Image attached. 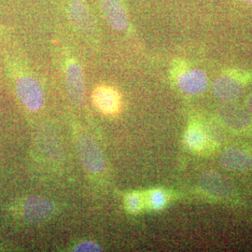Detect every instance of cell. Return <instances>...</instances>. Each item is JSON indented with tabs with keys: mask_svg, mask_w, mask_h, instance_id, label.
<instances>
[{
	"mask_svg": "<svg viewBox=\"0 0 252 252\" xmlns=\"http://www.w3.org/2000/svg\"><path fill=\"white\" fill-rule=\"evenodd\" d=\"M101 9L108 24L114 29L124 30L127 27V14L120 0H101Z\"/></svg>",
	"mask_w": 252,
	"mask_h": 252,
	"instance_id": "obj_10",
	"label": "cell"
},
{
	"mask_svg": "<svg viewBox=\"0 0 252 252\" xmlns=\"http://www.w3.org/2000/svg\"><path fill=\"white\" fill-rule=\"evenodd\" d=\"M78 151L85 168L92 173H99L105 168V160L99 148L87 135L78 140Z\"/></svg>",
	"mask_w": 252,
	"mask_h": 252,
	"instance_id": "obj_3",
	"label": "cell"
},
{
	"mask_svg": "<svg viewBox=\"0 0 252 252\" xmlns=\"http://www.w3.org/2000/svg\"><path fill=\"white\" fill-rule=\"evenodd\" d=\"M244 82L234 74H225L217 79L213 85V92L219 99L226 103L239 97L243 91Z\"/></svg>",
	"mask_w": 252,
	"mask_h": 252,
	"instance_id": "obj_4",
	"label": "cell"
},
{
	"mask_svg": "<svg viewBox=\"0 0 252 252\" xmlns=\"http://www.w3.org/2000/svg\"><path fill=\"white\" fill-rule=\"evenodd\" d=\"M145 198L147 205L153 210L162 209L167 203V195L161 189L151 190Z\"/></svg>",
	"mask_w": 252,
	"mask_h": 252,
	"instance_id": "obj_13",
	"label": "cell"
},
{
	"mask_svg": "<svg viewBox=\"0 0 252 252\" xmlns=\"http://www.w3.org/2000/svg\"><path fill=\"white\" fill-rule=\"evenodd\" d=\"M146 204V198L140 192H132L126 199V209L130 213L140 212Z\"/></svg>",
	"mask_w": 252,
	"mask_h": 252,
	"instance_id": "obj_14",
	"label": "cell"
},
{
	"mask_svg": "<svg viewBox=\"0 0 252 252\" xmlns=\"http://www.w3.org/2000/svg\"><path fill=\"white\" fill-rule=\"evenodd\" d=\"M246 107L247 109L252 113V93L248 96V99L246 101Z\"/></svg>",
	"mask_w": 252,
	"mask_h": 252,
	"instance_id": "obj_16",
	"label": "cell"
},
{
	"mask_svg": "<svg viewBox=\"0 0 252 252\" xmlns=\"http://www.w3.org/2000/svg\"><path fill=\"white\" fill-rule=\"evenodd\" d=\"M69 17L75 27L82 31H88L93 28L94 21L91 16L90 11L81 0H75L68 9Z\"/></svg>",
	"mask_w": 252,
	"mask_h": 252,
	"instance_id": "obj_11",
	"label": "cell"
},
{
	"mask_svg": "<svg viewBox=\"0 0 252 252\" xmlns=\"http://www.w3.org/2000/svg\"><path fill=\"white\" fill-rule=\"evenodd\" d=\"M19 98L29 110L37 111L43 106L44 95L40 83L30 76H21L16 81Z\"/></svg>",
	"mask_w": 252,
	"mask_h": 252,
	"instance_id": "obj_1",
	"label": "cell"
},
{
	"mask_svg": "<svg viewBox=\"0 0 252 252\" xmlns=\"http://www.w3.org/2000/svg\"><path fill=\"white\" fill-rule=\"evenodd\" d=\"M92 99L95 108L107 115L117 114L123 105L120 93L108 85L96 87L93 92Z\"/></svg>",
	"mask_w": 252,
	"mask_h": 252,
	"instance_id": "obj_2",
	"label": "cell"
},
{
	"mask_svg": "<svg viewBox=\"0 0 252 252\" xmlns=\"http://www.w3.org/2000/svg\"><path fill=\"white\" fill-rule=\"evenodd\" d=\"M178 86L188 94H200L207 88V75L198 69H189L178 76Z\"/></svg>",
	"mask_w": 252,
	"mask_h": 252,
	"instance_id": "obj_6",
	"label": "cell"
},
{
	"mask_svg": "<svg viewBox=\"0 0 252 252\" xmlns=\"http://www.w3.org/2000/svg\"><path fill=\"white\" fill-rule=\"evenodd\" d=\"M220 117L230 129L245 132L252 128V118L242 109L234 106H224L220 111Z\"/></svg>",
	"mask_w": 252,
	"mask_h": 252,
	"instance_id": "obj_8",
	"label": "cell"
},
{
	"mask_svg": "<svg viewBox=\"0 0 252 252\" xmlns=\"http://www.w3.org/2000/svg\"><path fill=\"white\" fill-rule=\"evenodd\" d=\"M186 146L192 152H202L207 146V135L198 126H190L185 134Z\"/></svg>",
	"mask_w": 252,
	"mask_h": 252,
	"instance_id": "obj_12",
	"label": "cell"
},
{
	"mask_svg": "<svg viewBox=\"0 0 252 252\" xmlns=\"http://www.w3.org/2000/svg\"><path fill=\"white\" fill-rule=\"evenodd\" d=\"M248 1H251V2H252V0H248Z\"/></svg>",
	"mask_w": 252,
	"mask_h": 252,
	"instance_id": "obj_17",
	"label": "cell"
},
{
	"mask_svg": "<svg viewBox=\"0 0 252 252\" xmlns=\"http://www.w3.org/2000/svg\"><path fill=\"white\" fill-rule=\"evenodd\" d=\"M102 251V249L100 248L99 246L94 242H82V243L78 245L74 252H100Z\"/></svg>",
	"mask_w": 252,
	"mask_h": 252,
	"instance_id": "obj_15",
	"label": "cell"
},
{
	"mask_svg": "<svg viewBox=\"0 0 252 252\" xmlns=\"http://www.w3.org/2000/svg\"><path fill=\"white\" fill-rule=\"evenodd\" d=\"M65 80L67 91L71 99L75 103L80 104L84 97V80L81 67L77 62L70 61L67 64Z\"/></svg>",
	"mask_w": 252,
	"mask_h": 252,
	"instance_id": "obj_7",
	"label": "cell"
},
{
	"mask_svg": "<svg viewBox=\"0 0 252 252\" xmlns=\"http://www.w3.org/2000/svg\"><path fill=\"white\" fill-rule=\"evenodd\" d=\"M220 163L229 171H250L252 169V153L237 148L229 149L221 154Z\"/></svg>",
	"mask_w": 252,
	"mask_h": 252,
	"instance_id": "obj_5",
	"label": "cell"
},
{
	"mask_svg": "<svg viewBox=\"0 0 252 252\" xmlns=\"http://www.w3.org/2000/svg\"><path fill=\"white\" fill-rule=\"evenodd\" d=\"M54 205L45 199L33 197L28 199L24 206V216L32 223L41 222L54 212Z\"/></svg>",
	"mask_w": 252,
	"mask_h": 252,
	"instance_id": "obj_9",
	"label": "cell"
}]
</instances>
